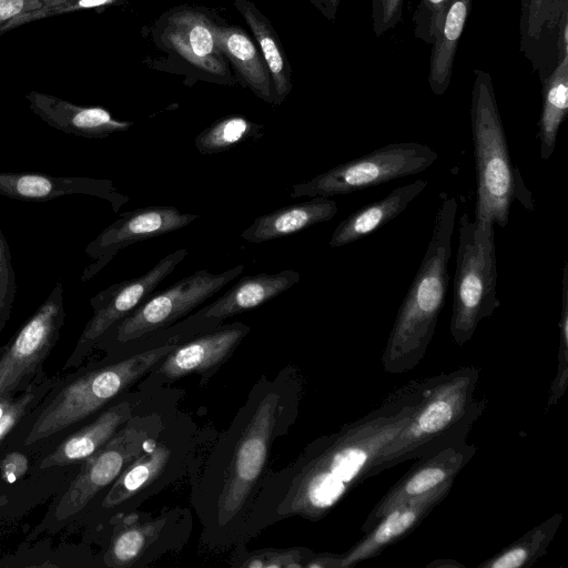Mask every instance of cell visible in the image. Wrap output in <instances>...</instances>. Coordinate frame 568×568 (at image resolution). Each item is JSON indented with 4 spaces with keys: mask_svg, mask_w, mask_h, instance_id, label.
I'll return each instance as SVG.
<instances>
[{
    "mask_svg": "<svg viewBox=\"0 0 568 568\" xmlns=\"http://www.w3.org/2000/svg\"><path fill=\"white\" fill-rule=\"evenodd\" d=\"M306 381L288 364L252 385L229 427L209 439L200 434L189 471L190 504L209 551L232 549L262 483L275 443L297 422Z\"/></svg>",
    "mask_w": 568,
    "mask_h": 568,
    "instance_id": "6da1fadb",
    "label": "cell"
},
{
    "mask_svg": "<svg viewBox=\"0 0 568 568\" xmlns=\"http://www.w3.org/2000/svg\"><path fill=\"white\" fill-rule=\"evenodd\" d=\"M424 385L425 379L413 381L394 390L381 406L307 444L283 468H271L237 545H247L268 527L291 518L316 523L326 517L353 488L372 477L376 458L408 422Z\"/></svg>",
    "mask_w": 568,
    "mask_h": 568,
    "instance_id": "7a4b0ae2",
    "label": "cell"
},
{
    "mask_svg": "<svg viewBox=\"0 0 568 568\" xmlns=\"http://www.w3.org/2000/svg\"><path fill=\"white\" fill-rule=\"evenodd\" d=\"M203 331L199 324L183 321L131 346L139 349L111 361L89 362L59 376L7 438V449L44 448L61 440L132 389L178 344Z\"/></svg>",
    "mask_w": 568,
    "mask_h": 568,
    "instance_id": "3957f363",
    "label": "cell"
},
{
    "mask_svg": "<svg viewBox=\"0 0 568 568\" xmlns=\"http://www.w3.org/2000/svg\"><path fill=\"white\" fill-rule=\"evenodd\" d=\"M440 195L444 200L436 213L432 237L382 355L386 373L403 374L419 364L433 339L445 304L457 202L446 193Z\"/></svg>",
    "mask_w": 568,
    "mask_h": 568,
    "instance_id": "277c9868",
    "label": "cell"
},
{
    "mask_svg": "<svg viewBox=\"0 0 568 568\" xmlns=\"http://www.w3.org/2000/svg\"><path fill=\"white\" fill-rule=\"evenodd\" d=\"M479 369L462 367L425 379L420 399L406 425L382 449L372 477L400 463L465 442L484 409L475 397Z\"/></svg>",
    "mask_w": 568,
    "mask_h": 568,
    "instance_id": "5b68a950",
    "label": "cell"
},
{
    "mask_svg": "<svg viewBox=\"0 0 568 568\" xmlns=\"http://www.w3.org/2000/svg\"><path fill=\"white\" fill-rule=\"evenodd\" d=\"M183 389L153 390L141 408L87 458L53 507V524H65L90 506L133 463L180 408Z\"/></svg>",
    "mask_w": 568,
    "mask_h": 568,
    "instance_id": "8992f818",
    "label": "cell"
},
{
    "mask_svg": "<svg viewBox=\"0 0 568 568\" xmlns=\"http://www.w3.org/2000/svg\"><path fill=\"white\" fill-rule=\"evenodd\" d=\"M200 427L180 408L149 447L93 503L101 524L139 507L189 474ZM92 503V504H93Z\"/></svg>",
    "mask_w": 568,
    "mask_h": 568,
    "instance_id": "52a82bcc",
    "label": "cell"
},
{
    "mask_svg": "<svg viewBox=\"0 0 568 568\" xmlns=\"http://www.w3.org/2000/svg\"><path fill=\"white\" fill-rule=\"evenodd\" d=\"M471 91L470 128L477 183L475 221L505 227L516 197V175L490 74L476 69Z\"/></svg>",
    "mask_w": 568,
    "mask_h": 568,
    "instance_id": "ba28073f",
    "label": "cell"
},
{
    "mask_svg": "<svg viewBox=\"0 0 568 568\" xmlns=\"http://www.w3.org/2000/svg\"><path fill=\"white\" fill-rule=\"evenodd\" d=\"M499 305L494 225L480 226L465 212L459 219L449 325L454 342L465 345Z\"/></svg>",
    "mask_w": 568,
    "mask_h": 568,
    "instance_id": "9c48e42d",
    "label": "cell"
},
{
    "mask_svg": "<svg viewBox=\"0 0 568 568\" xmlns=\"http://www.w3.org/2000/svg\"><path fill=\"white\" fill-rule=\"evenodd\" d=\"M244 271L240 264L214 274L197 270L170 287L152 294L132 313L112 326L97 343L103 361L114 359L131 345L173 326Z\"/></svg>",
    "mask_w": 568,
    "mask_h": 568,
    "instance_id": "30bf717a",
    "label": "cell"
},
{
    "mask_svg": "<svg viewBox=\"0 0 568 568\" xmlns=\"http://www.w3.org/2000/svg\"><path fill=\"white\" fill-rule=\"evenodd\" d=\"M110 537L103 552L109 568H143L161 557L181 551L193 528L190 507L163 508L160 513L139 510L106 523Z\"/></svg>",
    "mask_w": 568,
    "mask_h": 568,
    "instance_id": "8fae6325",
    "label": "cell"
},
{
    "mask_svg": "<svg viewBox=\"0 0 568 568\" xmlns=\"http://www.w3.org/2000/svg\"><path fill=\"white\" fill-rule=\"evenodd\" d=\"M438 158L417 142L392 143L292 186L290 197L344 195L428 169Z\"/></svg>",
    "mask_w": 568,
    "mask_h": 568,
    "instance_id": "7c38bea8",
    "label": "cell"
},
{
    "mask_svg": "<svg viewBox=\"0 0 568 568\" xmlns=\"http://www.w3.org/2000/svg\"><path fill=\"white\" fill-rule=\"evenodd\" d=\"M64 318L63 284L58 281L0 354V413L45 375L44 362L60 338Z\"/></svg>",
    "mask_w": 568,
    "mask_h": 568,
    "instance_id": "4fadbf2b",
    "label": "cell"
},
{
    "mask_svg": "<svg viewBox=\"0 0 568 568\" xmlns=\"http://www.w3.org/2000/svg\"><path fill=\"white\" fill-rule=\"evenodd\" d=\"M186 255L185 248L169 253L146 273L115 283L91 297L93 315L85 324L62 369L81 366L101 337L150 297Z\"/></svg>",
    "mask_w": 568,
    "mask_h": 568,
    "instance_id": "5bb4252c",
    "label": "cell"
},
{
    "mask_svg": "<svg viewBox=\"0 0 568 568\" xmlns=\"http://www.w3.org/2000/svg\"><path fill=\"white\" fill-rule=\"evenodd\" d=\"M250 332L246 324L234 322L195 334L178 344L138 382L136 387L158 389L191 375L200 376V384L204 385Z\"/></svg>",
    "mask_w": 568,
    "mask_h": 568,
    "instance_id": "9a60e30c",
    "label": "cell"
},
{
    "mask_svg": "<svg viewBox=\"0 0 568 568\" xmlns=\"http://www.w3.org/2000/svg\"><path fill=\"white\" fill-rule=\"evenodd\" d=\"M197 217L169 205L146 206L120 214L87 245L85 254L91 263L83 270L81 281L95 276L123 248L181 230Z\"/></svg>",
    "mask_w": 568,
    "mask_h": 568,
    "instance_id": "2e32d148",
    "label": "cell"
},
{
    "mask_svg": "<svg viewBox=\"0 0 568 568\" xmlns=\"http://www.w3.org/2000/svg\"><path fill=\"white\" fill-rule=\"evenodd\" d=\"M155 389L128 390L85 424L58 442L39 460L38 469L81 465L134 415Z\"/></svg>",
    "mask_w": 568,
    "mask_h": 568,
    "instance_id": "e0dca14e",
    "label": "cell"
},
{
    "mask_svg": "<svg viewBox=\"0 0 568 568\" xmlns=\"http://www.w3.org/2000/svg\"><path fill=\"white\" fill-rule=\"evenodd\" d=\"M475 452L476 447L465 440L417 458L412 468L375 504L361 531L367 532L394 507L427 494L448 480H455Z\"/></svg>",
    "mask_w": 568,
    "mask_h": 568,
    "instance_id": "ac0fdd59",
    "label": "cell"
},
{
    "mask_svg": "<svg viewBox=\"0 0 568 568\" xmlns=\"http://www.w3.org/2000/svg\"><path fill=\"white\" fill-rule=\"evenodd\" d=\"M448 480L417 498L405 501L373 526L353 547L343 552L341 568H349L381 555L387 547L409 535L439 505L453 488Z\"/></svg>",
    "mask_w": 568,
    "mask_h": 568,
    "instance_id": "d6986e66",
    "label": "cell"
},
{
    "mask_svg": "<svg viewBox=\"0 0 568 568\" xmlns=\"http://www.w3.org/2000/svg\"><path fill=\"white\" fill-rule=\"evenodd\" d=\"M30 110L53 129L87 139H103L128 131L133 122L115 119L102 106L78 105L59 97L31 90Z\"/></svg>",
    "mask_w": 568,
    "mask_h": 568,
    "instance_id": "ffe728a7",
    "label": "cell"
},
{
    "mask_svg": "<svg viewBox=\"0 0 568 568\" xmlns=\"http://www.w3.org/2000/svg\"><path fill=\"white\" fill-rule=\"evenodd\" d=\"M83 194L110 201L113 210L123 203L111 181L84 176H54L40 172L0 173V195L28 202H47Z\"/></svg>",
    "mask_w": 568,
    "mask_h": 568,
    "instance_id": "44dd1931",
    "label": "cell"
},
{
    "mask_svg": "<svg viewBox=\"0 0 568 568\" xmlns=\"http://www.w3.org/2000/svg\"><path fill=\"white\" fill-rule=\"evenodd\" d=\"M300 273L283 270L275 274L258 273L237 281L222 296L187 320L221 325L229 317L256 308L298 283Z\"/></svg>",
    "mask_w": 568,
    "mask_h": 568,
    "instance_id": "7402d4cb",
    "label": "cell"
},
{
    "mask_svg": "<svg viewBox=\"0 0 568 568\" xmlns=\"http://www.w3.org/2000/svg\"><path fill=\"white\" fill-rule=\"evenodd\" d=\"M212 24L201 13L179 12L168 20L162 39L166 47L197 69L215 75H226L227 64L215 41Z\"/></svg>",
    "mask_w": 568,
    "mask_h": 568,
    "instance_id": "603a6c76",
    "label": "cell"
},
{
    "mask_svg": "<svg viewBox=\"0 0 568 568\" xmlns=\"http://www.w3.org/2000/svg\"><path fill=\"white\" fill-rule=\"evenodd\" d=\"M337 213V204L326 196H313L307 201L278 207L268 214L256 217L241 237L258 244L295 234L315 224L332 220Z\"/></svg>",
    "mask_w": 568,
    "mask_h": 568,
    "instance_id": "cb8c5ba5",
    "label": "cell"
},
{
    "mask_svg": "<svg viewBox=\"0 0 568 568\" xmlns=\"http://www.w3.org/2000/svg\"><path fill=\"white\" fill-rule=\"evenodd\" d=\"M427 186V181L416 180L394 189L385 197L369 203L346 216L334 230L328 245L341 247L367 236L394 220Z\"/></svg>",
    "mask_w": 568,
    "mask_h": 568,
    "instance_id": "d4e9b609",
    "label": "cell"
},
{
    "mask_svg": "<svg viewBox=\"0 0 568 568\" xmlns=\"http://www.w3.org/2000/svg\"><path fill=\"white\" fill-rule=\"evenodd\" d=\"M215 41L250 89L267 103H274L271 74L264 58L258 53L251 38L239 27L212 24Z\"/></svg>",
    "mask_w": 568,
    "mask_h": 568,
    "instance_id": "484cf974",
    "label": "cell"
},
{
    "mask_svg": "<svg viewBox=\"0 0 568 568\" xmlns=\"http://www.w3.org/2000/svg\"><path fill=\"white\" fill-rule=\"evenodd\" d=\"M473 0H450L440 30L433 43L428 83L434 94L442 95L449 87L457 45Z\"/></svg>",
    "mask_w": 568,
    "mask_h": 568,
    "instance_id": "4316f807",
    "label": "cell"
},
{
    "mask_svg": "<svg viewBox=\"0 0 568 568\" xmlns=\"http://www.w3.org/2000/svg\"><path fill=\"white\" fill-rule=\"evenodd\" d=\"M568 112V53L558 57L555 67L542 78V108L538 138L540 156L548 160L554 153L557 135Z\"/></svg>",
    "mask_w": 568,
    "mask_h": 568,
    "instance_id": "83f0119b",
    "label": "cell"
},
{
    "mask_svg": "<svg viewBox=\"0 0 568 568\" xmlns=\"http://www.w3.org/2000/svg\"><path fill=\"white\" fill-rule=\"evenodd\" d=\"M235 6L242 13L258 42L263 58L271 74L274 89V103H281L292 89L291 67L282 44L268 20L247 0H235Z\"/></svg>",
    "mask_w": 568,
    "mask_h": 568,
    "instance_id": "f1b7e54d",
    "label": "cell"
},
{
    "mask_svg": "<svg viewBox=\"0 0 568 568\" xmlns=\"http://www.w3.org/2000/svg\"><path fill=\"white\" fill-rule=\"evenodd\" d=\"M119 2L121 0H0V37L33 21Z\"/></svg>",
    "mask_w": 568,
    "mask_h": 568,
    "instance_id": "f546056e",
    "label": "cell"
},
{
    "mask_svg": "<svg viewBox=\"0 0 568 568\" xmlns=\"http://www.w3.org/2000/svg\"><path fill=\"white\" fill-rule=\"evenodd\" d=\"M562 518V514H554L479 564L478 568H526L532 566L547 554Z\"/></svg>",
    "mask_w": 568,
    "mask_h": 568,
    "instance_id": "4dcf8cb0",
    "label": "cell"
},
{
    "mask_svg": "<svg viewBox=\"0 0 568 568\" xmlns=\"http://www.w3.org/2000/svg\"><path fill=\"white\" fill-rule=\"evenodd\" d=\"M263 129V125L241 115L224 116L199 133L194 144L203 155L222 153L248 139L260 138Z\"/></svg>",
    "mask_w": 568,
    "mask_h": 568,
    "instance_id": "1f68e13d",
    "label": "cell"
},
{
    "mask_svg": "<svg viewBox=\"0 0 568 568\" xmlns=\"http://www.w3.org/2000/svg\"><path fill=\"white\" fill-rule=\"evenodd\" d=\"M226 561L234 568H305L315 550L307 547L247 549L246 544L232 548Z\"/></svg>",
    "mask_w": 568,
    "mask_h": 568,
    "instance_id": "d6a6232c",
    "label": "cell"
},
{
    "mask_svg": "<svg viewBox=\"0 0 568 568\" xmlns=\"http://www.w3.org/2000/svg\"><path fill=\"white\" fill-rule=\"evenodd\" d=\"M59 376H43L34 381L22 394L16 397L0 413V447L19 423L40 403L44 395L55 384Z\"/></svg>",
    "mask_w": 568,
    "mask_h": 568,
    "instance_id": "836d02e7",
    "label": "cell"
},
{
    "mask_svg": "<svg viewBox=\"0 0 568 568\" xmlns=\"http://www.w3.org/2000/svg\"><path fill=\"white\" fill-rule=\"evenodd\" d=\"M559 351L555 378L550 386L546 410L565 395L568 387V262L564 263L561 280V312L559 318Z\"/></svg>",
    "mask_w": 568,
    "mask_h": 568,
    "instance_id": "e575fe53",
    "label": "cell"
},
{
    "mask_svg": "<svg viewBox=\"0 0 568 568\" xmlns=\"http://www.w3.org/2000/svg\"><path fill=\"white\" fill-rule=\"evenodd\" d=\"M16 293L17 282L11 251L0 224V334L11 316Z\"/></svg>",
    "mask_w": 568,
    "mask_h": 568,
    "instance_id": "d590c367",
    "label": "cell"
},
{
    "mask_svg": "<svg viewBox=\"0 0 568 568\" xmlns=\"http://www.w3.org/2000/svg\"><path fill=\"white\" fill-rule=\"evenodd\" d=\"M450 0H419L413 16L414 34L427 44H433L443 23Z\"/></svg>",
    "mask_w": 568,
    "mask_h": 568,
    "instance_id": "8d00e7d4",
    "label": "cell"
},
{
    "mask_svg": "<svg viewBox=\"0 0 568 568\" xmlns=\"http://www.w3.org/2000/svg\"><path fill=\"white\" fill-rule=\"evenodd\" d=\"M372 2L373 29L379 37L400 21L404 0H372Z\"/></svg>",
    "mask_w": 568,
    "mask_h": 568,
    "instance_id": "74e56055",
    "label": "cell"
},
{
    "mask_svg": "<svg viewBox=\"0 0 568 568\" xmlns=\"http://www.w3.org/2000/svg\"><path fill=\"white\" fill-rule=\"evenodd\" d=\"M343 554L315 551L305 568H341Z\"/></svg>",
    "mask_w": 568,
    "mask_h": 568,
    "instance_id": "f35d334b",
    "label": "cell"
},
{
    "mask_svg": "<svg viewBox=\"0 0 568 568\" xmlns=\"http://www.w3.org/2000/svg\"><path fill=\"white\" fill-rule=\"evenodd\" d=\"M427 567L442 568V567H465V566L456 560H453V559H436L435 561H432L430 564H428Z\"/></svg>",
    "mask_w": 568,
    "mask_h": 568,
    "instance_id": "ab89813d",
    "label": "cell"
},
{
    "mask_svg": "<svg viewBox=\"0 0 568 568\" xmlns=\"http://www.w3.org/2000/svg\"><path fill=\"white\" fill-rule=\"evenodd\" d=\"M324 1L328 8V11L332 12V17H334L335 11L338 7L339 0H324Z\"/></svg>",
    "mask_w": 568,
    "mask_h": 568,
    "instance_id": "60d3db41",
    "label": "cell"
},
{
    "mask_svg": "<svg viewBox=\"0 0 568 568\" xmlns=\"http://www.w3.org/2000/svg\"><path fill=\"white\" fill-rule=\"evenodd\" d=\"M4 345L0 346V354L3 352Z\"/></svg>",
    "mask_w": 568,
    "mask_h": 568,
    "instance_id": "b9f144b4",
    "label": "cell"
}]
</instances>
